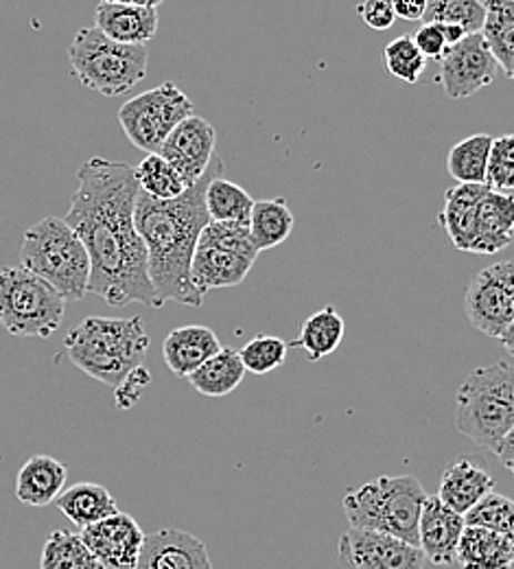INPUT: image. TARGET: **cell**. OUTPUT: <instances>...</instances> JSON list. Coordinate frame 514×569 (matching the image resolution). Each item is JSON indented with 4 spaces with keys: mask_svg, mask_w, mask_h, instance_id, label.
<instances>
[{
    "mask_svg": "<svg viewBox=\"0 0 514 569\" xmlns=\"http://www.w3.org/2000/svg\"><path fill=\"white\" fill-rule=\"evenodd\" d=\"M139 184L128 162L94 156L77 171V191L64 221L90 259L88 293L110 307L141 302L160 309L151 287L148 252L134 226Z\"/></svg>",
    "mask_w": 514,
    "mask_h": 569,
    "instance_id": "obj_1",
    "label": "cell"
},
{
    "mask_svg": "<svg viewBox=\"0 0 514 569\" xmlns=\"http://www.w3.org/2000/svg\"><path fill=\"white\" fill-rule=\"evenodd\" d=\"M213 158L206 173L175 200H153L139 191L134 226L148 252L151 287L160 305L173 300L187 307H202L204 298L191 283V261L200 232L211 221L204 207V189L215 169Z\"/></svg>",
    "mask_w": 514,
    "mask_h": 569,
    "instance_id": "obj_2",
    "label": "cell"
},
{
    "mask_svg": "<svg viewBox=\"0 0 514 569\" xmlns=\"http://www.w3.org/2000/svg\"><path fill=\"white\" fill-rule=\"evenodd\" d=\"M455 427L477 447L514 467V370L511 359L475 368L457 390Z\"/></svg>",
    "mask_w": 514,
    "mask_h": 569,
    "instance_id": "obj_3",
    "label": "cell"
},
{
    "mask_svg": "<svg viewBox=\"0 0 514 569\" xmlns=\"http://www.w3.org/2000/svg\"><path fill=\"white\" fill-rule=\"evenodd\" d=\"M149 342L141 316H90L69 331L64 347L79 370L114 388L130 370L143 363Z\"/></svg>",
    "mask_w": 514,
    "mask_h": 569,
    "instance_id": "obj_4",
    "label": "cell"
},
{
    "mask_svg": "<svg viewBox=\"0 0 514 569\" xmlns=\"http://www.w3.org/2000/svg\"><path fill=\"white\" fill-rule=\"evenodd\" d=\"M20 266L51 284L64 300H81L88 293L90 259L85 246L60 217H44L27 228Z\"/></svg>",
    "mask_w": 514,
    "mask_h": 569,
    "instance_id": "obj_5",
    "label": "cell"
},
{
    "mask_svg": "<svg viewBox=\"0 0 514 569\" xmlns=\"http://www.w3.org/2000/svg\"><path fill=\"white\" fill-rule=\"evenodd\" d=\"M427 493L416 476H381L344 496L351 528L419 543V517Z\"/></svg>",
    "mask_w": 514,
    "mask_h": 569,
    "instance_id": "obj_6",
    "label": "cell"
},
{
    "mask_svg": "<svg viewBox=\"0 0 514 569\" xmlns=\"http://www.w3.org/2000/svg\"><path fill=\"white\" fill-rule=\"evenodd\" d=\"M148 47L119 44L97 27L77 31L69 62L77 81L103 97H119L139 86L148 74Z\"/></svg>",
    "mask_w": 514,
    "mask_h": 569,
    "instance_id": "obj_7",
    "label": "cell"
},
{
    "mask_svg": "<svg viewBox=\"0 0 514 569\" xmlns=\"http://www.w3.org/2000/svg\"><path fill=\"white\" fill-rule=\"evenodd\" d=\"M67 311V300L22 266L0 270V327L18 338H51Z\"/></svg>",
    "mask_w": 514,
    "mask_h": 569,
    "instance_id": "obj_8",
    "label": "cell"
},
{
    "mask_svg": "<svg viewBox=\"0 0 514 569\" xmlns=\"http://www.w3.org/2000/svg\"><path fill=\"white\" fill-rule=\"evenodd\" d=\"M191 114V99L173 81H164L153 90L128 99L119 110V123L137 149L158 153L173 128Z\"/></svg>",
    "mask_w": 514,
    "mask_h": 569,
    "instance_id": "obj_9",
    "label": "cell"
},
{
    "mask_svg": "<svg viewBox=\"0 0 514 569\" xmlns=\"http://www.w3.org/2000/svg\"><path fill=\"white\" fill-rule=\"evenodd\" d=\"M464 311L471 325L513 351L514 266L502 261L484 268L468 284Z\"/></svg>",
    "mask_w": 514,
    "mask_h": 569,
    "instance_id": "obj_10",
    "label": "cell"
},
{
    "mask_svg": "<svg viewBox=\"0 0 514 569\" xmlns=\"http://www.w3.org/2000/svg\"><path fill=\"white\" fill-rule=\"evenodd\" d=\"M337 563L344 569H425L419 546L396 537L349 528L337 541Z\"/></svg>",
    "mask_w": 514,
    "mask_h": 569,
    "instance_id": "obj_11",
    "label": "cell"
},
{
    "mask_svg": "<svg viewBox=\"0 0 514 569\" xmlns=\"http://www.w3.org/2000/svg\"><path fill=\"white\" fill-rule=\"evenodd\" d=\"M497 71L500 67L488 51L484 38L480 33H471L462 42L446 49L436 81L441 83L449 99L457 101L468 99L471 94L491 86Z\"/></svg>",
    "mask_w": 514,
    "mask_h": 569,
    "instance_id": "obj_12",
    "label": "cell"
},
{
    "mask_svg": "<svg viewBox=\"0 0 514 569\" xmlns=\"http://www.w3.org/2000/svg\"><path fill=\"white\" fill-rule=\"evenodd\" d=\"M79 539L103 569H137L145 541V530L132 515L114 512L88 528Z\"/></svg>",
    "mask_w": 514,
    "mask_h": 569,
    "instance_id": "obj_13",
    "label": "cell"
},
{
    "mask_svg": "<svg viewBox=\"0 0 514 569\" xmlns=\"http://www.w3.org/2000/svg\"><path fill=\"white\" fill-rule=\"evenodd\" d=\"M215 128L206 119L191 114L173 128L158 153L178 169L187 187H193L211 167L215 158Z\"/></svg>",
    "mask_w": 514,
    "mask_h": 569,
    "instance_id": "obj_14",
    "label": "cell"
},
{
    "mask_svg": "<svg viewBox=\"0 0 514 569\" xmlns=\"http://www.w3.org/2000/svg\"><path fill=\"white\" fill-rule=\"evenodd\" d=\"M137 569H213V563L198 537L164 528L145 535Z\"/></svg>",
    "mask_w": 514,
    "mask_h": 569,
    "instance_id": "obj_15",
    "label": "cell"
},
{
    "mask_svg": "<svg viewBox=\"0 0 514 569\" xmlns=\"http://www.w3.org/2000/svg\"><path fill=\"white\" fill-rule=\"evenodd\" d=\"M464 532V517L446 508L441 499H425L419 517V548L425 561L434 566H451L455 561V550Z\"/></svg>",
    "mask_w": 514,
    "mask_h": 569,
    "instance_id": "obj_16",
    "label": "cell"
},
{
    "mask_svg": "<svg viewBox=\"0 0 514 569\" xmlns=\"http://www.w3.org/2000/svg\"><path fill=\"white\" fill-rule=\"evenodd\" d=\"M94 27L119 44L148 47L158 31V9L99 2L94 9Z\"/></svg>",
    "mask_w": 514,
    "mask_h": 569,
    "instance_id": "obj_17",
    "label": "cell"
},
{
    "mask_svg": "<svg viewBox=\"0 0 514 569\" xmlns=\"http://www.w3.org/2000/svg\"><path fill=\"white\" fill-rule=\"evenodd\" d=\"M256 259L232 250L198 243L191 261V283L204 298L213 289H228L243 283Z\"/></svg>",
    "mask_w": 514,
    "mask_h": 569,
    "instance_id": "obj_18",
    "label": "cell"
},
{
    "mask_svg": "<svg viewBox=\"0 0 514 569\" xmlns=\"http://www.w3.org/2000/svg\"><path fill=\"white\" fill-rule=\"evenodd\" d=\"M486 191V184H455L444 193V207L439 214V221L451 243L460 252L471 254L477 232L480 204Z\"/></svg>",
    "mask_w": 514,
    "mask_h": 569,
    "instance_id": "obj_19",
    "label": "cell"
},
{
    "mask_svg": "<svg viewBox=\"0 0 514 569\" xmlns=\"http://www.w3.org/2000/svg\"><path fill=\"white\" fill-rule=\"evenodd\" d=\"M220 349L218 333L202 325H187V327L173 329L162 342L164 363L180 379H187Z\"/></svg>",
    "mask_w": 514,
    "mask_h": 569,
    "instance_id": "obj_20",
    "label": "cell"
},
{
    "mask_svg": "<svg viewBox=\"0 0 514 569\" xmlns=\"http://www.w3.org/2000/svg\"><path fill=\"white\" fill-rule=\"evenodd\" d=\"M491 491H493V476L475 460L460 458L444 469L436 498L453 512L466 515Z\"/></svg>",
    "mask_w": 514,
    "mask_h": 569,
    "instance_id": "obj_21",
    "label": "cell"
},
{
    "mask_svg": "<svg viewBox=\"0 0 514 569\" xmlns=\"http://www.w3.org/2000/svg\"><path fill=\"white\" fill-rule=\"evenodd\" d=\"M453 563L460 569H513L514 539L511 535L464 526Z\"/></svg>",
    "mask_w": 514,
    "mask_h": 569,
    "instance_id": "obj_22",
    "label": "cell"
},
{
    "mask_svg": "<svg viewBox=\"0 0 514 569\" xmlns=\"http://www.w3.org/2000/svg\"><path fill=\"white\" fill-rule=\"evenodd\" d=\"M69 471L51 456L29 458L16 476V498L27 506H49L64 491Z\"/></svg>",
    "mask_w": 514,
    "mask_h": 569,
    "instance_id": "obj_23",
    "label": "cell"
},
{
    "mask_svg": "<svg viewBox=\"0 0 514 569\" xmlns=\"http://www.w3.org/2000/svg\"><path fill=\"white\" fill-rule=\"evenodd\" d=\"M514 200L513 196H502L486 191L477 214V232L471 254H497L513 243Z\"/></svg>",
    "mask_w": 514,
    "mask_h": 569,
    "instance_id": "obj_24",
    "label": "cell"
},
{
    "mask_svg": "<svg viewBox=\"0 0 514 569\" xmlns=\"http://www.w3.org/2000/svg\"><path fill=\"white\" fill-rule=\"evenodd\" d=\"M480 36L506 79L514 74V0H484Z\"/></svg>",
    "mask_w": 514,
    "mask_h": 569,
    "instance_id": "obj_25",
    "label": "cell"
},
{
    "mask_svg": "<svg viewBox=\"0 0 514 569\" xmlns=\"http://www.w3.org/2000/svg\"><path fill=\"white\" fill-rule=\"evenodd\" d=\"M223 162L218 158L215 169L209 178V184L204 189V207L211 221L221 223H245L252 213V196L241 189L239 184L223 178Z\"/></svg>",
    "mask_w": 514,
    "mask_h": 569,
    "instance_id": "obj_26",
    "label": "cell"
},
{
    "mask_svg": "<svg viewBox=\"0 0 514 569\" xmlns=\"http://www.w3.org/2000/svg\"><path fill=\"white\" fill-rule=\"evenodd\" d=\"M294 213L283 198L254 200L248 219V230L254 248L263 252L285 243L294 232Z\"/></svg>",
    "mask_w": 514,
    "mask_h": 569,
    "instance_id": "obj_27",
    "label": "cell"
},
{
    "mask_svg": "<svg viewBox=\"0 0 514 569\" xmlns=\"http://www.w3.org/2000/svg\"><path fill=\"white\" fill-rule=\"evenodd\" d=\"M344 318L335 311V307H324L309 316L300 327V336L290 345L304 351L309 361H320L335 353L344 340Z\"/></svg>",
    "mask_w": 514,
    "mask_h": 569,
    "instance_id": "obj_28",
    "label": "cell"
},
{
    "mask_svg": "<svg viewBox=\"0 0 514 569\" xmlns=\"http://www.w3.org/2000/svg\"><path fill=\"white\" fill-rule=\"evenodd\" d=\"M58 508L77 528H88L114 512H119L117 499L112 493L94 482H79L71 489L62 491L56 499Z\"/></svg>",
    "mask_w": 514,
    "mask_h": 569,
    "instance_id": "obj_29",
    "label": "cell"
},
{
    "mask_svg": "<svg viewBox=\"0 0 514 569\" xmlns=\"http://www.w3.org/2000/svg\"><path fill=\"white\" fill-rule=\"evenodd\" d=\"M243 377H245V368L241 363L239 351L220 349L187 379L204 397H225L241 386Z\"/></svg>",
    "mask_w": 514,
    "mask_h": 569,
    "instance_id": "obj_30",
    "label": "cell"
},
{
    "mask_svg": "<svg viewBox=\"0 0 514 569\" xmlns=\"http://www.w3.org/2000/svg\"><path fill=\"white\" fill-rule=\"evenodd\" d=\"M491 134H473L455 142L446 156V171L457 184H484L491 156Z\"/></svg>",
    "mask_w": 514,
    "mask_h": 569,
    "instance_id": "obj_31",
    "label": "cell"
},
{
    "mask_svg": "<svg viewBox=\"0 0 514 569\" xmlns=\"http://www.w3.org/2000/svg\"><path fill=\"white\" fill-rule=\"evenodd\" d=\"M134 178L141 193L160 202L175 200L191 189L187 187L178 169L169 160H164L160 153H148L145 160L139 167H134Z\"/></svg>",
    "mask_w": 514,
    "mask_h": 569,
    "instance_id": "obj_32",
    "label": "cell"
},
{
    "mask_svg": "<svg viewBox=\"0 0 514 569\" xmlns=\"http://www.w3.org/2000/svg\"><path fill=\"white\" fill-rule=\"evenodd\" d=\"M40 569H103L90 555L79 535L69 530H53L42 548Z\"/></svg>",
    "mask_w": 514,
    "mask_h": 569,
    "instance_id": "obj_33",
    "label": "cell"
},
{
    "mask_svg": "<svg viewBox=\"0 0 514 569\" xmlns=\"http://www.w3.org/2000/svg\"><path fill=\"white\" fill-rule=\"evenodd\" d=\"M484 20L482 0H427L423 22L434 24H455L462 27L468 36L480 33Z\"/></svg>",
    "mask_w": 514,
    "mask_h": 569,
    "instance_id": "obj_34",
    "label": "cell"
},
{
    "mask_svg": "<svg viewBox=\"0 0 514 569\" xmlns=\"http://www.w3.org/2000/svg\"><path fill=\"white\" fill-rule=\"evenodd\" d=\"M464 517V526L471 528H484L502 535L514 532V503L513 499L491 491L488 496L480 499Z\"/></svg>",
    "mask_w": 514,
    "mask_h": 569,
    "instance_id": "obj_35",
    "label": "cell"
},
{
    "mask_svg": "<svg viewBox=\"0 0 514 569\" xmlns=\"http://www.w3.org/2000/svg\"><path fill=\"white\" fill-rule=\"evenodd\" d=\"M290 345L276 336H254L241 351V363L245 372L252 375H270L272 370L281 368L288 359Z\"/></svg>",
    "mask_w": 514,
    "mask_h": 569,
    "instance_id": "obj_36",
    "label": "cell"
},
{
    "mask_svg": "<svg viewBox=\"0 0 514 569\" xmlns=\"http://www.w3.org/2000/svg\"><path fill=\"white\" fill-rule=\"evenodd\" d=\"M385 69L396 81L416 83L427 69V60L416 49L412 36H399L385 47Z\"/></svg>",
    "mask_w": 514,
    "mask_h": 569,
    "instance_id": "obj_37",
    "label": "cell"
},
{
    "mask_svg": "<svg viewBox=\"0 0 514 569\" xmlns=\"http://www.w3.org/2000/svg\"><path fill=\"white\" fill-rule=\"evenodd\" d=\"M488 191L513 196L514 189V137L504 134L493 139L488 167H486V182Z\"/></svg>",
    "mask_w": 514,
    "mask_h": 569,
    "instance_id": "obj_38",
    "label": "cell"
},
{
    "mask_svg": "<svg viewBox=\"0 0 514 569\" xmlns=\"http://www.w3.org/2000/svg\"><path fill=\"white\" fill-rule=\"evenodd\" d=\"M198 243L202 246H215L223 250H232L239 252L243 257L256 259L259 250L254 248L252 239H250V230L245 223H221V221H209L204 226V230L200 232Z\"/></svg>",
    "mask_w": 514,
    "mask_h": 569,
    "instance_id": "obj_39",
    "label": "cell"
},
{
    "mask_svg": "<svg viewBox=\"0 0 514 569\" xmlns=\"http://www.w3.org/2000/svg\"><path fill=\"white\" fill-rule=\"evenodd\" d=\"M149 383H151V375H149V370L143 363L137 366L134 370H130V372L121 379V383L114 386V388H117V395H114L117 408H121V410L134 408V406L139 403L141 395L145 392V388H148Z\"/></svg>",
    "mask_w": 514,
    "mask_h": 569,
    "instance_id": "obj_40",
    "label": "cell"
},
{
    "mask_svg": "<svg viewBox=\"0 0 514 569\" xmlns=\"http://www.w3.org/2000/svg\"><path fill=\"white\" fill-rule=\"evenodd\" d=\"M357 13L372 31H387L396 20L390 0H362L357 4Z\"/></svg>",
    "mask_w": 514,
    "mask_h": 569,
    "instance_id": "obj_41",
    "label": "cell"
},
{
    "mask_svg": "<svg viewBox=\"0 0 514 569\" xmlns=\"http://www.w3.org/2000/svg\"><path fill=\"white\" fill-rule=\"evenodd\" d=\"M412 40L425 60L441 62L442 56L449 49L446 40L442 36L441 24H434V22H423V27L416 31V36Z\"/></svg>",
    "mask_w": 514,
    "mask_h": 569,
    "instance_id": "obj_42",
    "label": "cell"
},
{
    "mask_svg": "<svg viewBox=\"0 0 514 569\" xmlns=\"http://www.w3.org/2000/svg\"><path fill=\"white\" fill-rule=\"evenodd\" d=\"M390 2L394 9V16L407 22L423 20L425 7H427V0H390Z\"/></svg>",
    "mask_w": 514,
    "mask_h": 569,
    "instance_id": "obj_43",
    "label": "cell"
},
{
    "mask_svg": "<svg viewBox=\"0 0 514 569\" xmlns=\"http://www.w3.org/2000/svg\"><path fill=\"white\" fill-rule=\"evenodd\" d=\"M442 36L446 40V47H453L457 42H462L468 33L462 29V27H455V24H441Z\"/></svg>",
    "mask_w": 514,
    "mask_h": 569,
    "instance_id": "obj_44",
    "label": "cell"
},
{
    "mask_svg": "<svg viewBox=\"0 0 514 569\" xmlns=\"http://www.w3.org/2000/svg\"><path fill=\"white\" fill-rule=\"evenodd\" d=\"M99 2H114V4H139V7H155L164 0H99Z\"/></svg>",
    "mask_w": 514,
    "mask_h": 569,
    "instance_id": "obj_45",
    "label": "cell"
}]
</instances>
